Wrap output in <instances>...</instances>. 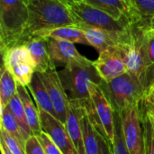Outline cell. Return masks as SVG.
Wrapping results in <instances>:
<instances>
[{
	"mask_svg": "<svg viewBox=\"0 0 154 154\" xmlns=\"http://www.w3.org/2000/svg\"><path fill=\"white\" fill-rule=\"evenodd\" d=\"M146 19L132 23L119 39L117 48L121 51L130 74L137 78L146 91V82L152 66L146 51Z\"/></svg>",
	"mask_w": 154,
	"mask_h": 154,
	"instance_id": "1",
	"label": "cell"
},
{
	"mask_svg": "<svg viewBox=\"0 0 154 154\" xmlns=\"http://www.w3.org/2000/svg\"><path fill=\"white\" fill-rule=\"evenodd\" d=\"M29 19L23 45L36 32L61 26H79L70 7L60 0H27Z\"/></svg>",
	"mask_w": 154,
	"mask_h": 154,
	"instance_id": "2",
	"label": "cell"
},
{
	"mask_svg": "<svg viewBox=\"0 0 154 154\" xmlns=\"http://www.w3.org/2000/svg\"><path fill=\"white\" fill-rule=\"evenodd\" d=\"M29 19L27 0H0V51L19 45Z\"/></svg>",
	"mask_w": 154,
	"mask_h": 154,
	"instance_id": "3",
	"label": "cell"
},
{
	"mask_svg": "<svg viewBox=\"0 0 154 154\" xmlns=\"http://www.w3.org/2000/svg\"><path fill=\"white\" fill-rule=\"evenodd\" d=\"M58 73L69 100L90 98L89 84L91 82L99 84L102 80L94 61L86 57L67 63Z\"/></svg>",
	"mask_w": 154,
	"mask_h": 154,
	"instance_id": "4",
	"label": "cell"
},
{
	"mask_svg": "<svg viewBox=\"0 0 154 154\" xmlns=\"http://www.w3.org/2000/svg\"><path fill=\"white\" fill-rule=\"evenodd\" d=\"M108 97L115 111L122 113L125 109L137 106L145 97V88L142 82L126 72L110 81L99 83Z\"/></svg>",
	"mask_w": 154,
	"mask_h": 154,
	"instance_id": "5",
	"label": "cell"
},
{
	"mask_svg": "<svg viewBox=\"0 0 154 154\" xmlns=\"http://www.w3.org/2000/svg\"><path fill=\"white\" fill-rule=\"evenodd\" d=\"M69 7L79 21V26L88 25L113 32H124L132 23L116 20L107 13L87 2H74Z\"/></svg>",
	"mask_w": 154,
	"mask_h": 154,
	"instance_id": "6",
	"label": "cell"
},
{
	"mask_svg": "<svg viewBox=\"0 0 154 154\" xmlns=\"http://www.w3.org/2000/svg\"><path fill=\"white\" fill-rule=\"evenodd\" d=\"M2 57L3 65L12 73L17 83L27 87L36 72L28 49L24 45H16L2 53Z\"/></svg>",
	"mask_w": 154,
	"mask_h": 154,
	"instance_id": "7",
	"label": "cell"
},
{
	"mask_svg": "<svg viewBox=\"0 0 154 154\" xmlns=\"http://www.w3.org/2000/svg\"><path fill=\"white\" fill-rule=\"evenodd\" d=\"M139 104L120 113L124 138L130 154H144V135Z\"/></svg>",
	"mask_w": 154,
	"mask_h": 154,
	"instance_id": "8",
	"label": "cell"
},
{
	"mask_svg": "<svg viewBox=\"0 0 154 154\" xmlns=\"http://www.w3.org/2000/svg\"><path fill=\"white\" fill-rule=\"evenodd\" d=\"M38 74L47 88L57 114V118L65 125L69 106V98L62 86L56 68L51 69L44 73Z\"/></svg>",
	"mask_w": 154,
	"mask_h": 154,
	"instance_id": "9",
	"label": "cell"
},
{
	"mask_svg": "<svg viewBox=\"0 0 154 154\" xmlns=\"http://www.w3.org/2000/svg\"><path fill=\"white\" fill-rule=\"evenodd\" d=\"M90 98L94 104L97 116L106 131V136L113 145L115 135L114 108L105 91L98 83L91 82L88 87Z\"/></svg>",
	"mask_w": 154,
	"mask_h": 154,
	"instance_id": "10",
	"label": "cell"
},
{
	"mask_svg": "<svg viewBox=\"0 0 154 154\" xmlns=\"http://www.w3.org/2000/svg\"><path fill=\"white\" fill-rule=\"evenodd\" d=\"M94 65L104 81H110L128 72L125 60L117 47H111L99 52Z\"/></svg>",
	"mask_w": 154,
	"mask_h": 154,
	"instance_id": "11",
	"label": "cell"
},
{
	"mask_svg": "<svg viewBox=\"0 0 154 154\" xmlns=\"http://www.w3.org/2000/svg\"><path fill=\"white\" fill-rule=\"evenodd\" d=\"M40 120L42 131L52 139L62 153L79 154L64 124L51 114L42 110H40Z\"/></svg>",
	"mask_w": 154,
	"mask_h": 154,
	"instance_id": "12",
	"label": "cell"
},
{
	"mask_svg": "<svg viewBox=\"0 0 154 154\" xmlns=\"http://www.w3.org/2000/svg\"><path fill=\"white\" fill-rule=\"evenodd\" d=\"M86 2L107 13L115 19L128 23L143 19L127 0H86Z\"/></svg>",
	"mask_w": 154,
	"mask_h": 154,
	"instance_id": "13",
	"label": "cell"
},
{
	"mask_svg": "<svg viewBox=\"0 0 154 154\" xmlns=\"http://www.w3.org/2000/svg\"><path fill=\"white\" fill-rule=\"evenodd\" d=\"M82 104L80 100H69L65 126L79 154H86L81 128Z\"/></svg>",
	"mask_w": 154,
	"mask_h": 154,
	"instance_id": "14",
	"label": "cell"
},
{
	"mask_svg": "<svg viewBox=\"0 0 154 154\" xmlns=\"http://www.w3.org/2000/svg\"><path fill=\"white\" fill-rule=\"evenodd\" d=\"M23 45H24L30 51L35 65V71L38 73H44L47 70L56 68L52 61L49 50L47 39L42 37H30Z\"/></svg>",
	"mask_w": 154,
	"mask_h": 154,
	"instance_id": "15",
	"label": "cell"
},
{
	"mask_svg": "<svg viewBox=\"0 0 154 154\" xmlns=\"http://www.w3.org/2000/svg\"><path fill=\"white\" fill-rule=\"evenodd\" d=\"M79 27L82 29L88 45L97 49L98 52L111 47H117L120 36L123 33L113 32L88 25H81Z\"/></svg>",
	"mask_w": 154,
	"mask_h": 154,
	"instance_id": "16",
	"label": "cell"
},
{
	"mask_svg": "<svg viewBox=\"0 0 154 154\" xmlns=\"http://www.w3.org/2000/svg\"><path fill=\"white\" fill-rule=\"evenodd\" d=\"M47 43L50 56L54 63L59 62L66 65L74 60L84 58L71 42L62 39L49 38L47 39Z\"/></svg>",
	"mask_w": 154,
	"mask_h": 154,
	"instance_id": "17",
	"label": "cell"
},
{
	"mask_svg": "<svg viewBox=\"0 0 154 154\" xmlns=\"http://www.w3.org/2000/svg\"><path fill=\"white\" fill-rule=\"evenodd\" d=\"M32 36L42 37L45 39H49V38L62 39V40L71 42L73 43H80V44L88 45V42L85 37V34L82 29L79 26H74V25L61 26V27H57V28H53L50 30L39 31L32 34L30 37H32Z\"/></svg>",
	"mask_w": 154,
	"mask_h": 154,
	"instance_id": "18",
	"label": "cell"
},
{
	"mask_svg": "<svg viewBox=\"0 0 154 154\" xmlns=\"http://www.w3.org/2000/svg\"><path fill=\"white\" fill-rule=\"evenodd\" d=\"M17 93L20 97L22 104L23 106V109L26 115V118L29 124V126L33 134V135H38L42 132L41 120H40V110L30 96L27 87L23 86L18 83L17 85Z\"/></svg>",
	"mask_w": 154,
	"mask_h": 154,
	"instance_id": "19",
	"label": "cell"
},
{
	"mask_svg": "<svg viewBox=\"0 0 154 154\" xmlns=\"http://www.w3.org/2000/svg\"><path fill=\"white\" fill-rule=\"evenodd\" d=\"M27 88L30 90L31 95L32 96L38 108L40 110H42L51 114V116L57 118V114L55 112L53 104L47 91V88L44 86L40 75L37 72L34 73L32 79V81L27 86Z\"/></svg>",
	"mask_w": 154,
	"mask_h": 154,
	"instance_id": "20",
	"label": "cell"
},
{
	"mask_svg": "<svg viewBox=\"0 0 154 154\" xmlns=\"http://www.w3.org/2000/svg\"><path fill=\"white\" fill-rule=\"evenodd\" d=\"M86 100L82 99V115H81V128L83 143L86 154H97L99 151L98 133L90 121L88 110L86 107Z\"/></svg>",
	"mask_w": 154,
	"mask_h": 154,
	"instance_id": "21",
	"label": "cell"
},
{
	"mask_svg": "<svg viewBox=\"0 0 154 154\" xmlns=\"http://www.w3.org/2000/svg\"><path fill=\"white\" fill-rule=\"evenodd\" d=\"M17 81L12 73L2 65L0 78V106L1 109L8 106L10 100L17 93Z\"/></svg>",
	"mask_w": 154,
	"mask_h": 154,
	"instance_id": "22",
	"label": "cell"
},
{
	"mask_svg": "<svg viewBox=\"0 0 154 154\" xmlns=\"http://www.w3.org/2000/svg\"><path fill=\"white\" fill-rule=\"evenodd\" d=\"M1 128L16 137L23 144H25L26 140L30 137L21 128L8 106L1 109Z\"/></svg>",
	"mask_w": 154,
	"mask_h": 154,
	"instance_id": "23",
	"label": "cell"
},
{
	"mask_svg": "<svg viewBox=\"0 0 154 154\" xmlns=\"http://www.w3.org/2000/svg\"><path fill=\"white\" fill-rule=\"evenodd\" d=\"M7 106L11 110L12 114L14 115V116L17 120L18 124L20 125L21 128L23 130V132L28 136L33 135V134H32V130H31V128L29 126V124H28V121H27V118H26V115H25V112H24V109H23V106L22 104V101L20 99V97H19L18 93H16L13 97V98L10 100Z\"/></svg>",
	"mask_w": 154,
	"mask_h": 154,
	"instance_id": "24",
	"label": "cell"
},
{
	"mask_svg": "<svg viewBox=\"0 0 154 154\" xmlns=\"http://www.w3.org/2000/svg\"><path fill=\"white\" fill-rule=\"evenodd\" d=\"M115 115V135L113 142V151L115 154H130L123 134V125H122V118L119 112L114 110Z\"/></svg>",
	"mask_w": 154,
	"mask_h": 154,
	"instance_id": "25",
	"label": "cell"
},
{
	"mask_svg": "<svg viewBox=\"0 0 154 154\" xmlns=\"http://www.w3.org/2000/svg\"><path fill=\"white\" fill-rule=\"evenodd\" d=\"M141 113V119L144 135V154H154V128L149 117Z\"/></svg>",
	"mask_w": 154,
	"mask_h": 154,
	"instance_id": "26",
	"label": "cell"
},
{
	"mask_svg": "<svg viewBox=\"0 0 154 154\" xmlns=\"http://www.w3.org/2000/svg\"><path fill=\"white\" fill-rule=\"evenodd\" d=\"M0 139L13 154H25V144L2 128L0 130Z\"/></svg>",
	"mask_w": 154,
	"mask_h": 154,
	"instance_id": "27",
	"label": "cell"
},
{
	"mask_svg": "<svg viewBox=\"0 0 154 154\" xmlns=\"http://www.w3.org/2000/svg\"><path fill=\"white\" fill-rule=\"evenodd\" d=\"M131 2L142 18L154 16V0H131Z\"/></svg>",
	"mask_w": 154,
	"mask_h": 154,
	"instance_id": "28",
	"label": "cell"
},
{
	"mask_svg": "<svg viewBox=\"0 0 154 154\" xmlns=\"http://www.w3.org/2000/svg\"><path fill=\"white\" fill-rule=\"evenodd\" d=\"M37 138L46 154H63L57 144L45 132L42 131L40 134L37 135Z\"/></svg>",
	"mask_w": 154,
	"mask_h": 154,
	"instance_id": "29",
	"label": "cell"
},
{
	"mask_svg": "<svg viewBox=\"0 0 154 154\" xmlns=\"http://www.w3.org/2000/svg\"><path fill=\"white\" fill-rule=\"evenodd\" d=\"M25 154H46L36 135H31L26 140Z\"/></svg>",
	"mask_w": 154,
	"mask_h": 154,
	"instance_id": "30",
	"label": "cell"
},
{
	"mask_svg": "<svg viewBox=\"0 0 154 154\" xmlns=\"http://www.w3.org/2000/svg\"><path fill=\"white\" fill-rule=\"evenodd\" d=\"M146 51L148 60L152 67L154 66V31L149 27V25L146 30Z\"/></svg>",
	"mask_w": 154,
	"mask_h": 154,
	"instance_id": "31",
	"label": "cell"
},
{
	"mask_svg": "<svg viewBox=\"0 0 154 154\" xmlns=\"http://www.w3.org/2000/svg\"><path fill=\"white\" fill-rule=\"evenodd\" d=\"M143 106L147 109L154 110V90L145 95L143 98Z\"/></svg>",
	"mask_w": 154,
	"mask_h": 154,
	"instance_id": "32",
	"label": "cell"
},
{
	"mask_svg": "<svg viewBox=\"0 0 154 154\" xmlns=\"http://www.w3.org/2000/svg\"><path fill=\"white\" fill-rule=\"evenodd\" d=\"M154 89V66L152 67L150 72H149V76L147 79V82H146V91H145V95L148 94L149 92L152 91Z\"/></svg>",
	"mask_w": 154,
	"mask_h": 154,
	"instance_id": "33",
	"label": "cell"
},
{
	"mask_svg": "<svg viewBox=\"0 0 154 154\" xmlns=\"http://www.w3.org/2000/svg\"><path fill=\"white\" fill-rule=\"evenodd\" d=\"M139 109H140V111L142 113L145 114L149 117V119H150V121H151V123H152V126H153L154 128V110L147 109V108L144 107V106H143V99L139 104Z\"/></svg>",
	"mask_w": 154,
	"mask_h": 154,
	"instance_id": "34",
	"label": "cell"
},
{
	"mask_svg": "<svg viewBox=\"0 0 154 154\" xmlns=\"http://www.w3.org/2000/svg\"><path fill=\"white\" fill-rule=\"evenodd\" d=\"M0 150H1L2 154H13L8 150V148L6 147V145L1 139H0Z\"/></svg>",
	"mask_w": 154,
	"mask_h": 154,
	"instance_id": "35",
	"label": "cell"
},
{
	"mask_svg": "<svg viewBox=\"0 0 154 154\" xmlns=\"http://www.w3.org/2000/svg\"><path fill=\"white\" fill-rule=\"evenodd\" d=\"M146 22H147L149 27L154 31V16L151 17V18H146Z\"/></svg>",
	"mask_w": 154,
	"mask_h": 154,
	"instance_id": "36",
	"label": "cell"
},
{
	"mask_svg": "<svg viewBox=\"0 0 154 154\" xmlns=\"http://www.w3.org/2000/svg\"><path fill=\"white\" fill-rule=\"evenodd\" d=\"M60 1H61L62 3L68 5L69 6H70V5H71L72 3H74V0H60Z\"/></svg>",
	"mask_w": 154,
	"mask_h": 154,
	"instance_id": "37",
	"label": "cell"
},
{
	"mask_svg": "<svg viewBox=\"0 0 154 154\" xmlns=\"http://www.w3.org/2000/svg\"><path fill=\"white\" fill-rule=\"evenodd\" d=\"M74 2H86V0H74Z\"/></svg>",
	"mask_w": 154,
	"mask_h": 154,
	"instance_id": "38",
	"label": "cell"
},
{
	"mask_svg": "<svg viewBox=\"0 0 154 154\" xmlns=\"http://www.w3.org/2000/svg\"><path fill=\"white\" fill-rule=\"evenodd\" d=\"M112 147H113V146H111V153L110 154H115L114 153V151H113V149H112Z\"/></svg>",
	"mask_w": 154,
	"mask_h": 154,
	"instance_id": "39",
	"label": "cell"
},
{
	"mask_svg": "<svg viewBox=\"0 0 154 154\" xmlns=\"http://www.w3.org/2000/svg\"><path fill=\"white\" fill-rule=\"evenodd\" d=\"M129 2H130V3H131V4H132V2H131V0H129Z\"/></svg>",
	"mask_w": 154,
	"mask_h": 154,
	"instance_id": "40",
	"label": "cell"
},
{
	"mask_svg": "<svg viewBox=\"0 0 154 154\" xmlns=\"http://www.w3.org/2000/svg\"><path fill=\"white\" fill-rule=\"evenodd\" d=\"M127 1H128V2H129V0H127ZM129 3H130V2H129Z\"/></svg>",
	"mask_w": 154,
	"mask_h": 154,
	"instance_id": "41",
	"label": "cell"
},
{
	"mask_svg": "<svg viewBox=\"0 0 154 154\" xmlns=\"http://www.w3.org/2000/svg\"><path fill=\"white\" fill-rule=\"evenodd\" d=\"M153 90H154V89H153ZM153 90H152V91H153ZM151 92H152V91H151ZM149 93H150V92H149Z\"/></svg>",
	"mask_w": 154,
	"mask_h": 154,
	"instance_id": "42",
	"label": "cell"
}]
</instances>
